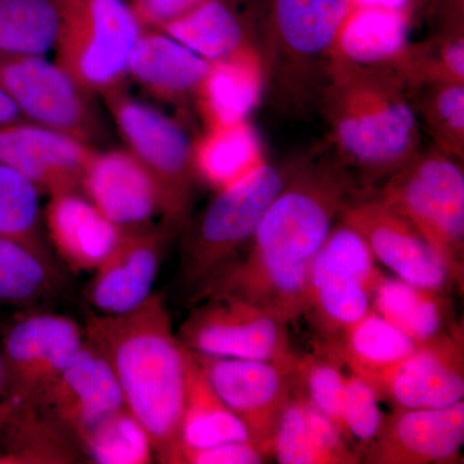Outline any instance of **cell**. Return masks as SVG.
Instances as JSON below:
<instances>
[{"instance_id":"15","label":"cell","mask_w":464,"mask_h":464,"mask_svg":"<svg viewBox=\"0 0 464 464\" xmlns=\"http://www.w3.org/2000/svg\"><path fill=\"white\" fill-rule=\"evenodd\" d=\"M123 406V395L108 360L84 340L33 408L76 442L82 433Z\"/></svg>"},{"instance_id":"24","label":"cell","mask_w":464,"mask_h":464,"mask_svg":"<svg viewBox=\"0 0 464 464\" xmlns=\"http://www.w3.org/2000/svg\"><path fill=\"white\" fill-rule=\"evenodd\" d=\"M372 310L418 344L426 346L462 329L447 293L381 274L372 293Z\"/></svg>"},{"instance_id":"21","label":"cell","mask_w":464,"mask_h":464,"mask_svg":"<svg viewBox=\"0 0 464 464\" xmlns=\"http://www.w3.org/2000/svg\"><path fill=\"white\" fill-rule=\"evenodd\" d=\"M43 226L61 261L72 273H93L123 234L81 191L51 195Z\"/></svg>"},{"instance_id":"35","label":"cell","mask_w":464,"mask_h":464,"mask_svg":"<svg viewBox=\"0 0 464 464\" xmlns=\"http://www.w3.org/2000/svg\"><path fill=\"white\" fill-rule=\"evenodd\" d=\"M41 195L27 177L0 161V234L53 262L43 234Z\"/></svg>"},{"instance_id":"31","label":"cell","mask_w":464,"mask_h":464,"mask_svg":"<svg viewBox=\"0 0 464 464\" xmlns=\"http://www.w3.org/2000/svg\"><path fill=\"white\" fill-rule=\"evenodd\" d=\"M391 72L409 92L432 83H464L463 21L445 23L440 33L420 43H409Z\"/></svg>"},{"instance_id":"4","label":"cell","mask_w":464,"mask_h":464,"mask_svg":"<svg viewBox=\"0 0 464 464\" xmlns=\"http://www.w3.org/2000/svg\"><path fill=\"white\" fill-rule=\"evenodd\" d=\"M350 0H270L261 51L266 90L275 105L304 114L331 81L337 34Z\"/></svg>"},{"instance_id":"36","label":"cell","mask_w":464,"mask_h":464,"mask_svg":"<svg viewBox=\"0 0 464 464\" xmlns=\"http://www.w3.org/2000/svg\"><path fill=\"white\" fill-rule=\"evenodd\" d=\"M435 148L463 160L464 83H432L409 92Z\"/></svg>"},{"instance_id":"44","label":"cell","mask_w":464,"mask_h":464,"mask_svg":"<svg viewBox=\"0 0 464 464\" xmlns=\"http://www.w3.org/2000/svg\"><path fill=\"white\" fill-rule=\"evenodd\" d=\"M432 2L441 5L445 23L463 20V0H432Z\"/></svg>"},{"instance_id":"34","label":"cell","mask_w":464,"mask_h":464,"mask_svg":"<svg viewBox=\"0 0 464 464\" xmlns=\"http://www.w3.org/2000/svg\"><path fill=\"white\" fill-rule=\"evenodd\" d=\"M56 0H0V52L44 56L53 50Z\"/></svg>"},{"instance_id":"25","label":"cell","mask_w":464,"mask_h":464,"mask_svg":"<svg viewBox=\"0 0 464 464\" xmlns=\"http://www.w3.org/2000/svg\"><path fill=\"white\" fill-rule=\"evenodd\" d=\"M273 456L280 464L360 463L340 429L311 404L298 384L275 433Z\"/></svg>"},{"instance_id":"3","label":"cell","mask_w":464,"mask_h":464,"mask_svg":"<svg viewBox=\"0 0 464 464\" xmlns=\"http://www.w3.org/2000/svg\"><path fill=\"white\" fill-rule=\"evenodd\" d=\"M366 194L334 152L306 155L266 210L246 256L282 270L310 273L344 210Z\"/></svg>"},{"instance_id":"38","label":"cell","mask_w":464,"mask_h":464,"mask_svg":"<svg viewBox=\"0 0 464 464\" xmlns=\"http://www.w3.org/2000/svg\"><path fill=\"white\" fill-rule=\"evenodd\" d=\"M380 401V396L371 384L353 374L347 377L342 411V433L359 459L362 449L373 441L383 422L384 414L382 413Z\"/></svg>"},{"instance_id":"6","label":"cell","mask_w":464,"mask_h":464,"mask_svg":"<svg viewBox=\"0 0 464 464\" xmlns=\"http://www.w3.org/2000/svg\"><path fill=\"white\" fill-rule=\"evenodd\" d=\"M53 51L61 69L90 93L127 87L128 63L143 27L125 0H56Z\"/></svg>"},{"instance_id":"11","label":"cell","mask_w":464,"mask_h":464,"mask_svg":"<svg viewBox=\"0 0 464 464\" xmlns=\"http://www.w3.org/2000/svg\"><path fill=\"white\" fill-rule=\"evenodd\" d=\"M286 325L244 299L216 295L198 302L177 335L183 346L199 355L295 366L299 356L290 343Z\"/></svg>"},{"instance_id":"19","label":"cell","mask_w":464,"mask_h":464,"mask_svg":"<svg viewBox=\"0 0 464 464\" xmlns=\"http://www.w3.org/2000/svg\"><path fill=\"white\" fill-rule=\"evenodd\" d=\"M94 149L32 121L0 124V161L23 173L50 197L81 191L82 174Z\"/></svg>"},{"instance_id":"10","label":"cell","mask_w":464,"mask_h":464,"mask_svg":"<svg viewBox=\"0 0 464 464\" xmlns=\"http://www.w3.org/2000/svg\"><path fill=\"white\" fill-rule=\"evenodd\" d=\"M0 91L27 121L94 148L106 139L105 123L94 94L44 56L0 52Z\"/></svg>"},{"instance_id":"28","label":"cell","mask_w":464,"mask_h":464,"mask_svg":"<svg viewBox=\"0 0 464 464\" xmlns=\"http://www.w3.org/2000/svg\"><path fill=\"white\" fill-rule=\"evenodd\" d=\"M265 163L264 145L248 121L207 128L194 143L197 179L215 192L246 179Z\"/></svg>"},{"instance_id":"20","label":"cell","mask_w":464,"mask_h":464,"mask_svg":"<svg viewBox=\"0 0 464 464\" xmlns=\"http://www.w3.org/2000/svg\"><path fill=\"white\" fill-rule=\"evenodd\" d=\"M81 192L123 228L151 224L160 215L157 186L127 149H94L82 174Z\"/></svg>"},{"instance_id":"8","label":"cell","mask_w":464,"mask_h":464,"mask_svg":"<svg viewBox=\"0 0 464 464\" xmlns=\"http://www.w3.org/2000/svg\"><path fill=\"white\" fill-rule=\"evenodd\" d=\"M106 108L127 146L157 186L160 216L168 231L188 222L194 183V143L181 124L134 99L127 87L103 94Z\"/></svg>"},{"instance_id":"9","label":"cell","mask_w":464,"mask_h":464,"mask_svg":"<svg viewBox=\"0 0 464 464\" xmlns=\"http://www.w3.org/2000/svg\"><path fill=\"white\" fill-rule=\"evenodd\" d=\"M364 239L337 222L324 241L310 271L306 313L328 346L372 310V293L381 276Z\"/></svg>"},{"instance_id":"23","label":"cell","mask_w":464,"mask_h":464,"mask_svg":"<svg viewBox=\"0 0 464 464\" xmlns=\"http://www.w3.org/2000/svg\"><path fill=\"white\" fill-rule=\"evenodd\" d=\"M266 91L258 45L209 63L195 101L207 128L248 121Z\"/></svg>"},{"instance_id":"29","label":"cell","mask_w":464,"mask_h":464,"mask_svg":"<svg viewBox=\"0 0 464 464\" xmlns=\"http://www.w3.org/2000/svg\"><path fill=\"white\" fill-rule=\"evenodd\" d=\"M235 441H253V439L246 424L219 398L194 353L188 350L179 444L170 464L179 449H204Z\"/></svg>"},{"instance_id":"42","label":"cell","mask_w":464,"mask_h":464,"mask_svg":"<svg viewBox=\"0 0 464 464\" xmlns=\"http://www.w3.org/2000/svg\"><path fill=\"white\" fill-rule=\"evenodd\" d=\"M409 0H350L353 8L405 9Z\"/></svg>"},{"instance_id":"22","label":"cell","mask_w":464,"mask_h":464,"mask_svg":"<svg viewBox=\"0 0 464 464\" xmlns=\"http://www.w3.org/2000/svg\"><path fill=\"white\" fill-rule=\"evenodd\" d=\"M209 61L160 30L143 29L128 63L132 78L150 96L182 105L195 100Z\"/></svg>"},{"instance_id":"18","label":"cell","mask_w":464,"mask_h":464,"mask_svg":"<svg viewBox=\"0 0 464 464\" xmlns=\"http://www.w3.org/2000/svg\"><path fill=\"white\" fill-rule=\"evenodd\" d=\"M463 328L420 346L375 387L392 409L445 408L464 398Z\"/></svg>"},{"instance_id":"13","label":"cell","mask_w":464,"mask_h":464,"mask_svg":"<svg viewBox=\"0 0 464 464\" xmlns=\"http://www.w3.org/2000/svg\"><path fill=\"white\" fill-rule=\"evenodd\" d=\"M341 221L364 239L375 261L399 279L450 295L463 284L408 219L373 194L353 201Z\"/></svg>"},{"instance_id":"7","label":"cell","mask_w":464,"mask_h":464,"mask_svg":"<svg viewBox=\"0 0 464 464\" xmlns=\"http://www.w3.org/2000/svg\"><path fill=\"white\" fill-rule=\"evenodd\" d=\"M375 197L408 219L464 283V173L438 148L420 151L391 174Z\"/></svg>"},{"instance_id":"17","label":"cell","mask_w":464,"mask_h":464,"mask_svg":"<svg viewBox=\"0 0 464 464\" xmlns=\"http://www.w3.org/2000/svg\"><path fill=\"white\" fill-rule=\"evenodd\" d=\"M169 232L152 224L124 228L121 240L88 283L85 295L94 314L130 313L154 293Z\"/></svg>"},{"instance_id":"41","label":"cell","mask_w":464,"mask_h":464,"mask_svg":"<svg viewBox=\"0 0 464 464\" xmlns=\"http://www.w3.org/2000/svg\"><path fill=\"white\" fill-rule=\"evenodd\" d=\"M25 406L17 402L12 395L7 372H5V362H3L2 350H0V433L16 420L17 415Z\"/></svg>"},{"instance_id":"2","label":"cell","mask_w":464,"mask_h":464,"mask_svg":"<svg viewBox=\"0 0 464 464\" xmlns=\"http://www.w3.org/2000/svg\"><path fill=\"white\" fill-rule=\"evenodd\" d=\"M333 152L368 191L420 150V121L390 70L334 66L320 100Z\"/></svg>"},{"instance_id":"30","label":"cell","mask_w":464,"mask_h":464,"mask_svg":"<svg viewBox=\"0 0 464 464\" xmlns=\"http://www.w3.org/2000/svg\"><path fill=\"white\" fill-rule=\"evenodd\" d=\"M160 32L209 63L258 45L248 21L230 0H203L182 17L161 27Z\"/></svg>"},{"instance_id":"39","label":"cell","mask_w":464,"mask_h":464,"mask_svg":"<svg viewBox=\"0 0 464 464\" xmlns=\"http://www.w3.org/2000/svg\"><path fill=\"white\" fill-rule=\"evenodd\" d=\"M268 459H273V454L264 445L235 441L204 449H179L173 464H261Z\"/></svg>"},{"instance_id":"43","label":"cell","mask_w":464,"mask_h":464,"mask_svg":"<svg viewBox=\"0 0 464 464\" xmlns=\"http://www.w3.org/2000/svg\"><path fill=\"white\" fill-rule=\"evenodd\" d=\"M25 121L11 100L0 91V124L17 123Z\"/></svg>"},{"instance_id":"12","label":"cell","mask_w":464,"mask_h":464,"mask_svg":"<svg viewBox=\"0 0 464 464\" xmlns=\"http://www.w3.org/2000/svg\"><path fill=\"white\" fill-rule=\"evenodd\" d=\"M84 340V329L72 317L35 307L14 317L3 334L0 350L16 401L34 406Z\"/></svg>"},{"instance_id":"5","label":"cell","mask_w":464,"mask_h":464,"mask_svg":"<svg viewBox=\"0 0 464 464\" xmlns=\"http://www.w3.org/2000/svg\"><path fill=\"white\" fill-rule=\"evenodd\" d=\"M304 158L270 164L216 192L197 218L185 225L181 283L192 301L249 246L266 210Z\"/></svg>"},{"instance_id":"33","label":"cell","mask_w":464,"mask_h":464,"mask_svg":"<svg viewBox=\"0 0 464 464\" xmlns=\"http://www.w3.org/2000/svg\"><path fill=\"white\" fill-rule=\"evenodd\" d=\"M75 444L92 463L150 464L157 459L149 432L127 406L106 415Z\"/></svg>"},{"instance_id":"40","label":"cell","mask_w":464,"mask_h":464,"mask_svg":"<svg viewBox=\"0 0 464 464\" xmlns=\"http://www.w3.org/2000/svg\"><path fill=\"white\" fill-rule=\"evenodd\" d=\"M201 2L203 0H133L130 7L143 29L160 30Z\"/></svg>"},{"instance_id":"37","label":"cell","mask_w":464,"mask_h":464,"mask_svg":"<svg viewBox=\"0 0 464 464\" xmlns=\"http://www.w3.org/2000/svg\"><path fill=\"white\" fill-rule=\"evenodd\" d=\"M341 366L334 356L320 348L311 355L299 356L295 375L302 393L342 432V411L347 377Z\"/></svg>"},{"instance_id":"1","label":"cell","mask_w":464,"mask_h":464,"mask_svg":"<svg viewBox=\"0 0 464 464\" xmlns=\"http://www.w3.org/2000/svg\"><path fill=\"white\" fill-rule=\"evenodd\" d=\"M85 340L106 357L124 404L149 432L159 463H172L179 444L188 350L173 331L157 293L121 315L92 313Z\"/></svg>"},{"instance_id":"14","label":"cell","mask_w":464,"mask_h":464,"mask_svg":"<svg viewBox=\"0 0 464 464\" xmlns=\"http://www.w3.org/2000/svg\"><path fill=\"white\" fill-rule=\"evenodd\" d=\"M194 356L219 398L246 424L253 441L273 454L275 433L297 386V365L199 353Z\"/></svg>"},{"instance_id":"32","label":"cell","mask_w":464,"mask_h":464,"mask_svg":"<svg viewBox=\"0 0 464 464\" xmlns=\"http://www.w3.org/2000/svg\"><path fill=\"white\" fill-rule=\"evenodd\" d=\"M57 284L54 262L0 234V304L34 308L56 295Z\"/></svg>"},{"instance_id":"16","label":"cell","mask_w":464,"mask_h":464,"mask_svg":"<svg viewBox=\"0 0 464 464\" xmlns=\"http://www.w3.org/2000/svg\"><path fill=\"white\" fill-rule=\"evenodd\" d=\"M464 402L436 409H393L360 453L368 464L462 462Z\"/></svg>"},{"instance_id":"26","label":"cell","mask_w":464,"mask_h":464,"mask_svg":"<svg viewBox=\"0 0 464 464\" xmlns=\"http://www.w3.org/2000/svg\"><path fill=\"white\" fill-rule=\"evenodd\" d=\"M408 33L405 9H348L335 39L333 67L389 69L409 44Z\"/></svg>"},{"instance_id":"27","label":"cell","mask_w":464,"mask_h":464,"mask_svg":"<svg viewBox=\"0 0 464 464\" xmlns=\"http://www.w3.org/2000/svg\"><path fill=\"white\" fill-rule=\"evenodd\" d=\"M417 343L371 310L342 333L332 344L322 346L355 377L375 390L382 378L417 351Z\"/></svg>"}]
</instances>
